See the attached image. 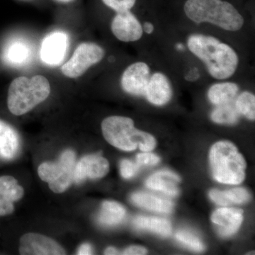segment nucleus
<instances>
[{
    "instance_id": "b1692460",
    "label": "nucleus",
    "mask_w": 255,
    "mask_h": 255,
    "mask_svg": "<svg viewBox=\"0 0 255 255\" xmlns=\"http://www.w3.org/2000/svg\"><path fill=\"white\" fill-rule=\"evenodd\" d=\"M235 105L240 114L247 119L254 121L255 119V97L251 92H244L241 94L236 101Z\"/></svg>"
},
{
    "instance_id": "4468645a",
    "label": "nucleus",
    "mask_w": 255,
    "mask_h": 255,
    "mask_svg": "<svg viewBox=\"0 0 255 255\" xmlns=\"http://www.w3.org/2000/svg\"><path fill=\"white\" fill-rule=\"evenodd\" d=\"M23 187L11 176L0 177V216H7L14 211V203L22 198Z\"/></svg>"
},
{
    "instance_id": "7c9ffc66",
    "label": "nucleus",
    "mask_w": 255,
    "mask_h": 255,
    "mask_svg": "<svg viewBox=\"0 0 255 255\" xmlns=\"http://www.w3.org/2000/svg\"><path fill=\"white\" fill-rule=\"evenodd\" d=\"M147 251L142 246H130L124 251L123 254L127 255H142L147 254Z\"/></svg>"
},
{
    "instance_id": "f704fd0d",
    "label": "nucleus",
    "mask_w": 255,
    "mask_h": 255,
    "mask_svg": "<svg viewBox=\"0 0 255 255\" xmlns=\"http://www.w3.org/2000/svg\"><path fill=\"white\" fill-rule=\"evenodd\" d=\"M55 1H58L60 3H70L73 1L74 0H55Z\"/></svg>"
},
{
    "instance_id": "393cba45",
    "label": "nucleus",
    "mask_w": 255,
    "mask_h": 255,
    "mask_svg": "<svg viewBox=\"0 0 255 255\" xmlns=\"http://www.w3.org/2000/svg\"><path fill=\"white\" fill-rule=\"evenodd\" d=\"M176 239L184 246L188 247L189 249L196 252H201L204 250L202 242L196 236L187 231H179L176 233Z\"/></svg>"
},
{
    "instance_id": "423d86ee",
    "label": "nucleus",
    "mask_w": 255,
    "mask_h": 255,
    "mask_svg": "<svg viewBox=\"0 0 255 255\" xmlns=\"http://www.w3.org/2000/svg\"><path fill=\"white\" fill-rule=\"evenodd\" d=\"M75 154L67 150L60 155L56 162H43L38 169L39 177L48 183L50 190L61 194L68 189L74 182Z\"/></svg>"
},
{
    "instance_id": "0eeeda50",
    "label": "nucleus",
    "mask_w": 255,
    "mask_h": 255,
    "mask_svg": "<svg viewBox=\"0 0 255 255\" xmlns=\"http://www.w3.org/2000/svg\"><path fill=\"white\" fill-rule=\"evenodd\" d=\"M105 55V50L102 47L95 43L85 42L77 47L73 56L62 65L60 70L67 78H78L92 65L100 63Z\"/></svg>"
},
{
    "instance_id": "2f4dec72",
    "label": "nucleus",
    "mask_w": 255,
    "mask_h": 255,
    "mask_svg": "<svg viewBox=\"0 0 255 255\" xmlns=\"http://www.w3.org/2000/svg\"><path fill=\"white\" fill-rule=\"evenodd\" d=\"M93 254V250L92 246L89 243H84L79 248L78 255H90Z\"/></svg>"
},
{
    "instance_id": "4be33fe9",
    "label": "nucleus",
    "mask_w": 255,
    "mask_h": 255,
    "mask_svg": "<svg viewBox=\"0 0 255 255\" xmlns=\"http://www.w3.org/2000/svg\"><path fill=\"white\" fill-rule=\"evenodd\" d=\"M126 209L116 201H107L102 204L98 221L105 226H115L122 222L126 216Z\"/></svg>"
},
{
    "instance_id": "c85d7f7f",
    "label": "nucleus",
    "mask_w": 255,
    "mask_h": 255,
    "mask_svg": "<svg viewBox=\"0 0 255 255\" xmlns=\"http://www.w3.org/2000/svg\"><path fill=\"white\" fill-rule=\"evenodd\" d=\"M159 161L160 158L158 156L153 153H149V152L137 154L136 156V163L139 166L155 165L159 163Z\"/></svg>"
},
{
    "instance_id": "c756f323",
    "label": "nucleus",
    "mask_w": 255,
    "mask_h": 255,
    "mask_svg": "<svg viewBox=\"0 0 255 255\" xmlns=\"http://www.w3.org/2000/svg\"><path fill=\"white\" fill-rule=\"evenodd\" d=\"M209 196L211 200L218 205L223 206L230 205L227 198L225 195L224 191L213 189V190L210 191Z\"/></svg>"
},
{
    "instance_id": "6ab92c4d",
    "label": "nucleus",
    "mask_w": 255,
    "mask_h": 255,
    "mask_svg": "<svg viewBox=\"0 0 255 255\" xmlns=\"http://www.w3.org/2000/svg\"><path fill=\"white\" fill-rule=\"evenodd\" d=\"M239 87L233 82H223L212 85L208 92V98L213 105L219 106L235 102Z\"/></svg>"
},
{
    "instance_id": "1a4fd4ad",
    "label": "nucleus",
    "mask_w": 255,
    "mask_h": 255,
    "mask_svg": "<svg viewBox=\"0 0 255 255\" xmlns=\"http://www.w3.org/2000/svg\"><path fill=\"white\" fill-rule=\"evenodd\" d=\"M150 78L148 65L142 62H137L126 69L121 79V85L127 94L144 97Z\"/></svg>"
},
{
    "instance_id": "6e6552de",
    "label": "nucleus",
    "mask_w": 255,
    "mask_h": 255,
    "mask_svg": "<svg viewBox=\"0 0 255 255\" xmlns=\"http://www.w3.org/2000/svg\"><path fill=\"white\" fill-rule=\"evenodd\" d=\"M19 253L22 255H63L65 250L51 238L37 233H26L20 239Z\"/></svg>"
},
{
    "instance_id": "7ed1b4c3",
    "label": "nucleus",
    "mask_w": 255,
    "mask_h": 255,
    "mask_svg": "<svg viewBox=\"0 0 255 255\" xmlns=\"http://www.w3.org/2000/svg\"><path fill=\"white\" fill-rule=\"evenodd\" d=\"M102 133L109 143L124 151L135 150L137 147L149 152L155 147V137L135 128L134 122L128 117L113 116L102 123Z\"/></svg>"
},
{
    "instance_id": "a878e982",
    "label": "nucleus",
    "mask_w": 255,
    "mask_h": 255,
    "mask_svg": "<svg viewBox=\"0 0 255 255\" xmlns=\"http://www.w3.org/2000/svg\"><path fill=\"white\" fill-rule=\"evenodd\" d=\"M230 205L232 204H241L248 202L251 199V194L243 188H236L224 191Z\"/></svg>"
},
{
    "instance_id": "a211bd4d",
    "label": "nucleus",
    "mask_w": 255,
    "mask_h": 255,
    "mask_svg": "<svg viewBox=\"0 0 255 255\" xmlns=\"http://www.w3.org/2000/svg\"><path fill=\"white\" fill-rule=\"evenodd\" d=\"M131 201L135 205L142 209L162 214H169L173 210L174 204L170 201L147 193L138 192L132 194Z\"/></svg>"
},
{
    "instance_id": "20e7f679",
    "label": "nucleus",
    "mask_w": 255,
    "mask_h": 255,
    "mask_svg": "<svg viewBox=\"0 0 255 255\" xmlns=\"http://www.w3.org/2000/svg\"><path fill=\"white\" fill-rule=\"evenodd\" d=\"M49 82L43 75L31 78L18 77L10 84L7 106L11 114L21 116L44 102L49 97Z\"/></svg>"
},
{
    "instance_id": "f8f14e48",
    "label": "nucleus",
    "mask_w": 255,
    "mask_h": 255,
    "mask_svg": "<svg viewBox=\"0 0 255 255\" xmlns=\"http://www.w3.org/2000/svg\"><path fill=\"white\" fill-rule=\"evenodd\" d=\"M110 171V163L100 155H90L82 157L75 164L74 182L81 184L87 179H97L105 177Z\"/></svg>"
},
{
    "instance_id": "39448f33",
    "label": "nucleus",
    "mask_w": 255,
    "mask_h": 255,
    "mask_svg": "<svg viewBox=\"0 0 255 255\" xmlns=\"http://www.w3.org/2000/svg\"><path fill=\"white\" fill-rule=\"evenodd\" d=\"M210 165L213 177L223 184H239L246 178V159L232 142L219 141L211 147Z\"/></svg>"
},
{
    "instance_id": "412c9836",
    "label": "nucleus",
    "mask_w": 255,
    "mask_h": 255,
    "mask_svg": "<svg viewBox=\"0 0 255 255\" xmlns=\"http://www.w3.org/2000/svg\"><path fill=\"white\" fill-rule=\"evenodd\" d=\"M31 57V49L22 41H14L5 48L3 58L6 63L19 66L27 63Z\"/></svg>"
},
{
    "instance_id": "473e14b6",
    "label": "nucleus",
    "mask_w": 255,
    "mask_h": 255,
    "mask_svg": "<svg viewBox=\"0 0 255 255\" xmlns=\"http://www.w3.org/2000/svg\"><path fill=\"white\" fill-rule=\"evenodd\" d=\"M143 31L147 34H150L154 31V26L150 22H145L143 24Z\"/></svg>"
},
{
    "instance_id": "c9c22d12",
    "label": "nucleus",
    "mask_w": 255,
    "mask_h": 255,
    "mask_svg": "<svg viewBox=\"0 0 255 255\" xmlns=\"http://www.w3.org/2000/svg\"><path fill=\"white\" fill-rule=\"evenodd\" d=\"M177 47L178 49H179V50H182L183 48H183V46L182 44H178Z\"/></svg>"
},
{
    "instance_id": "72a5a7b5",
    "label": "nucleus",
    "mask_w": 255,
    "mask_h": 255,
    "mask_svg": "<svg viewBox=\"0 0 255 255\" xmlns=\"http://www.w3.org/2000/svg\"><path fill=\"white\" fill-rule=\"evenodd\" d=\"M119 254H120L119 252L117 251V249H115V248H112V247L107 248V249H106V251H105V255H113Z\"/></svg>"
},
{
    "instance_id": "9b49d317",
    "label": "nucleus",
    "mask_w": 255,
    "mask_h": 255,
    "mask_svg": "<svg viewBox=\"0 0 255 255\" xmlns=\"http://www.w3.org/2000/svg\"><path fill=\"white\" fill-rule=\"evenodd\" d=\"M116 38L123 42H134L141 38L143 29L140 21L130 11L117 13L111 24Z\"/></svg>"
},
{
    "instance_id": "f3484780",
    "label": "nucleus",
    "mask_w": 255,
    "mask_h": 255,
    "mask_svg": "<svg viewBox=\"0 0 255 255\" xmlns=\"http://www.w3.org/2000/svg\"><path fill=\"white\" fill-rule=\"evenodd\" d=\"M180 177L169 171H160L151 175L146 181L147 188L161 191L167 195L177 196L178 190L176 183L180 182Z\"/></svg>"
},
{
    "instance_id": "f03ea898",
    "label": "nucleus",
    "mask_w": 255,
    "mask_h": 255,
    "mask_svg": "<svg viewBox=\"0 0 255 255\" xmlns=\"http://www.w3.org/2000/svg\"><path fill=\"white\" fill-rule=\"evenodd\" d=\"M184 12L196 23L207 22L230 31H237L244 18L233 5L223 0H187Z\"/></svg>"
},
{
    "instance_id": "aec40b11",
    "label": "nucleus",
    "mask_w": 255,
    "mask_h": 255,
    "mask_svg": "<svg viewBox=\"0 0 255 255\" xmlns=\"http://www.w3.org/2000/svg\"><path fill=\"white\" fill-rule=\"evenodd\" d=\"M132 224L137 229L151 231L162 237H167L172 233V225L168 220L149 216H136Z\"/></svg>"
},
{
    "instance_id": "5701e85b",
    "label": "nucleus",
    "mask_w": 255,
    "mask_h": 255,
    "mask_svg": "<svg viewBox=\"0 0 255 255\" xmlns=\"http://www.w3.org/2000/svg\"><path fill=\"white\" fill-rule=\"evenodd\" d=\"M236 101V100H235ZM216 108L211 113V118L213 122L219 124L233 125L237 124L241 114L238 112L235 105V102L231 103L216 106Z\"/></svg>"
},
{
    "instance_id": "cd10ccee",
    "label": "nucleus",
    "mask_w": 255,
    "mask_h": 255,
    "mask_svg": "<svg viewBox=\"0 0 255 255\" xmlns=\"http://www.w3.org/2000/svg\"><path fill=\"white\" fill-rule=\"evenodd\" d=\"M139 167L137 163H133L128 159H123L120 164V172L124 179H130L138 172Z\"/></svg>"
},
{
    "instance_id": "ddd939ff",
    "label": "nucleus",
    "mask_w": 255,
    "mask_h": 255,
    "mask_svg": "<svg viewBox=\"0 0 255 255\" xmlns=\"http://www.w3.org/2000/svg\"><path fill=\"white\" fill-rule=\"evenodd\" d=\"M243 210L233 208H221L211 216V221L218 226V232L222 237L227 238L235 234L243 222Z\"/></svg>"
},
{
    "instance_id": "dca6fc26",
    "label": "nucleus",
    "mask_w": 255,
    "mask_h": 255,
    "mask_svg": "<svg viewBox=\"0 0 255 255\" xmlns=\"http://www.w3.org/2000/svg\"><path fill=\"white\" fill-rule=\"evenodd\" d=\"M19 147L18 132L9 124L0 120V157L12 159L17 155Z\"/></svg>"
},
{
    "instance_id": "9d476101",
    "label": "nucleus",
    "mask_w": 255,
    "mask_h": 255,
    "mask_svg": "<svg viewBox=\"0 0 255 255\" xmlns=\"http://www.w3.org/2000/svg\"><path fill=\"white\" fill-rule=\"evenodd\" d=\"M69 46V38L63 31L50 33L42 42L41 59L46 65L56 66L65 59Z\"/></svg>"
},
{
    "instance_id": "2eb2a0df",
    "label": "nucleus",
    "mask_w": 255,
    "mask_h": 255,
    "mask_svg": "<svg viewBox=\"0 0 255 255\" xmlns=\"http://www.w3.org/2000/svg\"><path fill=\"white\" fill-rule=\"evenodd\" d=\"M172 94L168 79L164 74L157 73L150 77L144 97L152 105L163 106L171 100Z\"/></svg>"
},
{
    "instance_id": "bb28decb",
    "label": "nucleus",
    "mask_w": 255,
    "mask_h": 255,
    "mask_svg": "<svg viewBox=\"0 0 255 255\" xmlns=\"http://www.w3.org/2000/svg\"><path fill=\"white\" fill-rule=\"evenodd\" d=\"M102 1L108 7L119 13L130 11L136 2V0H102Z\"/></svg>"
},
{
    "instance_id": "f257e3e1",
    "label": "nucleus",
    "mask_w": 255,
    "mask_h": 255,
    "mask_svg": "<svg viewBox=\"0 0 255 255\" xmlns=\"http://www.w3.org/2000/svg\"><path fill=\"white\" fill-rule=\"evenodd\" d=\"M189 50L205 63L208 72L217 80L231 78L237 70L238 56L231 46L217 38L193 34L187 42Z\"/></svg>"
}]
</instances>
